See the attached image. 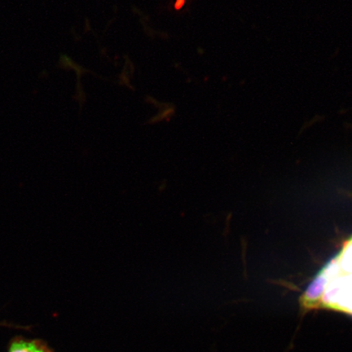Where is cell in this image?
I'll return each mask as SVG.
<instances>
[{"label":"cell","mask_w":352,"mask_h":352,"mask_svg":"<svg viewBox=\"0 0 352 352\" xmlns=\"http://www.w3.org/2000/svg\"><path fill=\"white\" fill-rule=\"evenodd\" d=\"M7 352H54V350L42 340L16 336L8 343Z\"/></svg>","instance_id":"obj_2"},{"label":"cell","mask_w":352,"mask_h":352,"mask_svg":"<svg viewBox=\"0 0 352 352\" xmlns=\"http://www.w3.org/2000/svg\"><path fill=\"white\" fill-rule=\"evenodd\" d=\"M303 309H330L352 316V236L321 270L300 298Z\"/></svg>","instance_id":"obj_1"}]
</instances>
